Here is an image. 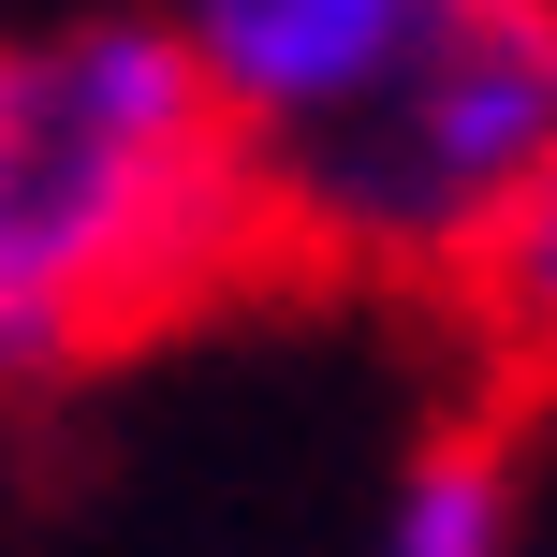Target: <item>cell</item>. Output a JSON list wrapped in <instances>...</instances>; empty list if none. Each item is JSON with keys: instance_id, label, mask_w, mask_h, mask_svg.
Returning a JSON list of instances; mask_svg holds the SVG:
<instances>
[{"instance_id": "6da1fadb", "label": "cell", "mask_w": 557, "mask_h": 557, "mask_svg": "<svg viewBox=\"0 0 557 557\" xmlns=\"http://www.w3.org/2000/svg\"><path fill=\"white\" fill-rule=\"evenodd\" d=\"M264 221V147L221 117L176 15H74L0 45V396L162 323Z\"/></svg>"}, {"instance_id": "7a4b0ae2", "label": "cell", "mask_w": 557, "mask_h": 557, "mask_svg": "<svg viewBox=\"0 0 557 557\" xmlns=\"http://www.w3.org/2000/svg\"><path fill=\"white\" fill-rule=\"evenodd\" d=\"M543 162H557V0H441V29L337 133L264 162V206L337 264L470 278Z\"/></svg>"}, {"instance_id": "3957f363", "label": "cell", "mask_w": 557, "mask_h": 557, "mask_svg": "<svg viewBox=\"0 0 557 557\" xmlns=\"http://www.w3.org/2000/svg\"><path fill=\"white\" fill-rule=\"evenodd\" d=\"M176 29H191L221 117L278 162V147L337 133V117L441 29V0H176Z\"/></svg>"}, {"instance_id": "277c9868", "label": "cell", "mask_w": 557, "mask_h": 557, "mask_svg": "<svg viewBox=\"0 0 557 557\" xmlns=\"http://www.w3.org/2000/svg\"><path fill=\"white\" fill-rule=\"evenodd\" d=\"M367 557H529V529H513V455L484 441V425L411 441V455H396V484H382Z\"/></svg>"}, {"instance_id": "5b68a950", "label": "cell", "mask_w": 557, "mask_h": 557, "mask_svg": "<svg viewBox=\"0 0 557 557\" xmlns=\"http://www.w3.org/2000/svg\"><path fill=\"white\" fill-rule=\"evenodd\" d=\"M470 294H484V323H499L513 352H557V162L529 176V206H513V221L484 235Z\"/></svg>"}]
</instances>
